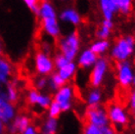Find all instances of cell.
Here are the masks:
<instances>
[{
  "instance_id": "obj_15",
  "label": "cell",
  "mask_w": 135,
  "mask_h": 134,
  "mask_svg": "<svg viewBox=\"0 0 135 134\" xmlns=\"http://www.w3.org/2000/svg\"><path fill=\"white\" fill-rule=\"evenodd\" d=\"M113 27H114L113 21L103 20L100 27L96 30V37L98 39H102V40H108V38L111 35Z\"/></svg>"
},
{
  "instance_id": "obj_17",
  "label": "cell",
  "mask_w": 135,
  "mask_h": 134,
  "mask_svg": "<svg viewBox=\"0 0 135 134\" xmlns=\"http://www.w3.org/2000/svg\"><path fill=\"white\" fill-rule=\"evenodd\" d=\"M14 117L13 106L8 102L0 99V121L3 122L10 121Z\"/></svg>"
},
{
  "instance_id": "obj_23",
  "label": "cell",
  "mask_w": 135,
  "mask_h": 134,
  "mask_svg": "<svg viewBox=\"0 0 135 134\" xmlns=\"http://www.w3.org/2000/svg\"><path fill=\"white\" fill-rule=\"evenodd\" d=\"M101 99V91L98 90L97 88L93 89L92 91H90L89 97H88V102L90 105H95L98 104V102Z\"/></svg>"
},
{
  "instance_id": "obj_25",
  "label": "cell",
  "mask_w": 135,
  "mask_h": 134,
  "mask_svg": "<svg viewBox=\"0 0 135 134\" xmlns=\"http://www.w3.org/2000/svg\"><path fill=\"white\" fill-rule=\"evenodd\" d=\"M60 113H61V109L59 107V105L52 101V107H51V111H50V117L52 118H58L59 116H60Z\"/></svg>"
},
{
  "instance_id": "obj_31",
  "label": "cell",
  "mask_w": 135,
  "mask_h": 134,
  "mask_svg": "<svg viewBox=\"0 0 135 134\" xmlns=\"http://www.w3.org/2000/svg\"><path fill=\"white\" fill-rule=\"evenodd\" d=\"M60 1H67V0H60Z\"/></svg>"
},
{
  "instance_id": "obj_7",
  "label": "cell",
  "mask_w": 135,
  "mask_h": 134,
  "mask_svg": "<svg viewBox=\"0 0 135 134\" xmlns=\"http://www.w3.org/2000/svg\"><path fill=\"white\" fill-rule=\"evenodd\" d=\"M115 73H117V78L118 80V85L122 87H130L133 76H134L131 63L128 61L117 62Z\"/></svg>"
},
{
  "instance_id": "obj_27",
  "label": "cell",
  "mask_w": 135,
  "mask_h": 134,
  "mask_svg": "<svg viewBox=\"0 0 135 134\" xmlns=\"http://www.w3.org/2000/svg\"><path fill=\"white\" fill-rule=\"evenodd\" d=\"M0 134H7V127L2 121H0Z\"/></svg>"
},
{
  "instance_id": "obj_26",
  "label": "cell",
  "mask_w": 135,
  "mask_h": 134,
  "mask_svg": "<svg viewBox=\"0 0 135 134\" xmlns=\"http://www.w3.org/2000/svg\"><path fill=\"white\" fill-rule=\"evenodd\" d=\"M131 108L128 110V112H135V90L132 91V96H131Z\"/></svg>"
},
{
  "instance_id": "obj_9",
  "label": "cell",
  "mask_w": 135,
  "mask_h": 134,
  "mask_svg": "<svg viewBox=\"0 0 135 134\" xmlns=\"http://www.w3.org/2000/svg\"><path fill=\"white\" fill-rule=\"evenodd\" d=\"M15 67L13 63L3 55L0 56V82H9L15 78Z\"/></svg>"
},
{
  "instance_id": "obj_1",
  "label": "cell",
  "mask_w": 135,
  "mask_h": 134,
  "mask_svg": "<svg viewBox=\"0 0 135 134\" xmlns=\"http://www.w3.org/2000/svg\"><path fill=\"white\" fill-rule=\"evenodd\" d=\"M135 50V37L133 35H124L115 41L111 49V57L115 62L128 61Z\"/></svg>"
},
{
  "instance_id": "obj_11",
  "label": "cell",
  "mask_w": 135,
  "mask_h": 134,
  "mask_svg": "<svg viewBox=\"0 0 135 134\" xmlns=\"http://www.w3.org/2000/svg\"><path fill=\"white\" fill-rule=\"evenodd\" d=\"M98 56L92 52L89 48L84 49V50L80 52L78 56V66L80 69H89V68L93 67L95 63L98 60Z\"/></svg>"
},
{
  "instance_id": "obj_19",
  "label": "cell",
  "mask_w": 135,
  "mask_h": 134,
  "mask_svg": "<svg viewBox=\"0 0 135 134\" xmlns=\"http://www.w3.org/2000/svg\"><path fill=\"white\" fill-rule=\"evenodd\" d=\"M117 12L123 16H127L133 9V0H113Z\"/></svg>"
},
{
  "instance_id": "obj_30",
  "label": "cell",
  "mask_w": 135,
  "mask_h": 134,
  "mask_svg": "<svg viewBox=\"0 0 135 134\" xmlns=\"http://www.w3.org/2000/svg\"><path fill=\"white\" fill-rule=\"evenodd\" d=\"M131 84L135 87V74H134V76H133V79H132V83Z\"/></svg>"
},
{
  "instance_id": "obj_28",
  "label": "cell",
  "mask_w": 135,
  "mask_h": 134,
  "mask_svg": "<svg viewBox=\"0 0 135 134\" xmlns=\"http://www.w3.org/2000/svg\"><path fill=\"white\" fill-rule=\"evenodd\" d=\"M25 134H36L35 130L32 127H27V129L25 131Z\"/></svg>"
},
{
  "instance_id": "obj_3",
  "label": "cell",
  "mask_w": 135,
  "mask_h": 134,
  "mask_svg": "<svg viewBox=\"0 0 135 134\" xmlns=\"http://www.w3.org/2000/svg\"><path fill=\"white\" fill-rule=\"evenodd\" d=\"M79 121L82 124V129H84L92 124L104 126L108 122V118L106 113L103 112L100 106L98 104H95L88 106L83 116L79 118Z\"/></svg>"
},
{
  "instance_id": "obj_5",
  "label": "cell",
  "mask_w": 135,
  "mask_h": 134,
  "mask_svg": "<svg viewBox=\"0 0 135 134\" xmlns=\"http://www.w3.org/2000/svg\"><path fill=\"white\" fill-rule=\"evenodd\" d=\"M109 68H110V63L108 59L105 57H99L97 62L92 67V70L89 75V86L90 87L96 89L101 85Z\"/></svg>"
},
{
  "instance_id": "obj_6",
  "label": "cell",
  "mask_w": 135,
  "mask_h": 134,
  "mask_svg": "<svg viewBox=\"0 0 135 134\" xmlns=\"http://www.w3.org/2000/svg\"><path fill=\"white\" fill-rule=\"evenodd\" d=\"M0 99L8 102L14 107L18 106L20 92L16 77L9 82H0Z\"/></svg>"
},
{
  "instance_id": "obj_32",
  "label": "cell",
  "mask_w": 135,
  "mask_h": 134,
  "mask_svg": "<svg viewBox=\"0 0 135 134\" xmlns=\"http://www.w3.org/2000/svg\"><path fill=\"white\" fill-rule=\"evenodd\" d=\"M134 64H135V60H134Z\"/></svg>"
},
{
  "instance_id": "obj_13",
  "label": "cell",
  "mask_w": 135,
  "mask_h": 134,
  "mask_svg": "<svg viewBox=\"0 0 135 134\" xmlns=\"http://www.w3.org/2000/svg\"><path fill=\"white\" fill-rule=\"evenodd\" d=\"M98 4L104 20L113 21L115 15L118 13L113 0H98Z\"/></svg>"
},
{
  "instance_id": "obj_29",
  "label": "cell",
  "mask_w": 135,
  "mask_h": 134,
  "mask_svg": "<svg viewBox=\"0 0 135 134\" xmlns=\"http://www.w3.org/2000/svg\"><path fill=\"white\" fill-rule=\"evenodd\" d=\"M2 53H3V45H2V41L0 39V56L2 55Z\"/></svg>"
},
{
  "instance_id": "obj_20",
  "label": "cell",
  "mask_w": 135,
  "mask_h": 134,
  "mask_svg": "<svg viewBox=\"0 0 135 134\" xmlns=\"http://www.w3.org/2000/svg\"><path fill=\"white\" fill-rule=\"evenodd\" d=\"M67 82L62 78L58 73H53L51 74L50 77L48 78V87L51 90H59L60 88L65 86Z\"/></svg>"
},
{
  "instance_id": "obj_22",
  "label": "cell",
  "mask_w": 135,
  "mask_h": 134,
  "mask_svg": "<svg viewBox=\"0 0 135 134\" xmlns=\"http://www.w3.org/2000/svg\"><path fill=\"white\" fill-rule=\"evenodd\" d=\"M53 61H54V65H55V69H61V68L65 67L67 64H69L71 61H69L67 58L65 57L64 55H62L61 53H57L53 58Z\"/></svg>"
},
{
  "instance_id": "obj_8",
  "label": "cell",
  "mask_w": 135,
  "mask_h": 134,
  "mask_svg": "<svg viewBox=\"0 0 135 134\" xmlns=\"http://www.w3.org/2000/svg\"><path fill=\"white\" fill-rule=\"evenodd\" d=\"M40 27L44 34L53 39H57L61 35V26L57 18L40 20Z\"/></svg>"
},
{
  "instance_id": "obj_14",
  "label": "cell",
  "mask_w": 135,
  "mask_h": 134,
  "mask_svg": "<svg viewBox=\"0 0 135 134\" xmlns=\"http://www.w3.org/2000/svg\"><path fill=\"white\" fill-rule=\"evenodd\" d=\"M73 87L70 84H66L65 86L60 88L57 91V93L54 95L53 97V101L56 102L57 104H63V103H67L70 102L73 95Z\"/></svg>"
},
{
  "instance_id": "obj_4",
  "label": "cell",
  "mask_w": 135,
  "mask_h": 134,
  "mask_svg": "<svg viewBox=\"0 0 135 134\" xmlns=\"http://www.w3.org/2000/svg\"><path fill=\"white\" fill-rule=\"evenodd\" d=\"M34 69L41 76L51 75L55 70L53 58L43 51H37L34 55Z\"/></svg>"
},
{
  "instance_id": "obj_10",
  "label": "cell",
  "mask_w": 135,
  "mask_h": 134,
  "mask_svg": "<svg viewBox=\"0 0 135 134\" xmlns=\"http://www.w3.org/2000/svg\"><path fill=\"white\" fill-rule=\"evenodd\" d=\"M59 20L63 23H69L71 26L76 27L78 25H80L81 16L78 13V11L74 8H65L64 10L61 11V13L59 14Z\"/></svg>"
},
{
  "instance_id": "obj_18",
  "label": "cell",
  "mask_w": 135,
  "mask_h": 134,
  "mask_svg": "<svg viewBox=\"0 0 135 134\" xmlns=\"http://www.w3.org/2000/svg\"><path fill=\"white\" fill-rule=\"evenodd\" d=\"M111 43L109 40H102V39H97L90 45L89 49L96 54L98 57H102V55L105 54L110 49Z\"/></svg>"
},
{
  "instance_id": "obj_16",
  "label": "cell",
  "mask_w": 135,
  "mask_h": 134,
  "mask_svg": "<svg viewBox=\"0 0 135 134\" xmlns=\"http://www.w3.org/2000/svg\"><path fill=\"white\" fill-rule=\"evenodd\" d=\"M76 69H78L76 64H75L74 62H70V63L66 65L65 67L59 69L57 73L66 82H69V81L71 80V78L75 75Z\"/></svg>"
},
{
  "instance_id": "obj_24",
  "label": "cell",
  "mask_w": 135,
  "mask_h": 134,
  "mask_svg": "<svg viewBox=\"0 0 135 134\" xmlns=\"http://www.w3.org/2000/svg\"><path fill=\"white\" fill-rule=\"evenodd\" d=\"M23 2L27 5V7L31 12H33L37 16V14H38V8H39V3H40L39 0H23Z\"/></svg>"
},
{
  "instance_id": "obj_21",
  "label": "cell",
  "mask_w": 135,
  "mask_h": 134,
  "mask_svg": "<svg viewBox=\"0 0 135 134\" xmlns=\"http://www.w3.org/2000/svg\"><path fill=\"white\" fill-rule=\"evenodd\" d=\"M56 126H57V123H56V121L54 118H48L47 121L42 125V128H41V134H56Z\"/></svg>"
},
{
  "instance_id": "obj_12",
  "label": "cell",
  "mask_w": 135,
  "mask_h": 134,
  "mask_svg": "<svg viewBox=\"0 0 135 134\" xmlns=\"http://www.w3.org/2000/svg\"><path fill=\"white\" fill-rule=\"evenodd\" d=\"M37 17L43 19H56L58 17L57 11L55 9L54 5L51 3L49 0H41L38 8Z\"/></svg>"
},
{
  "instance_id": "obj_2",
  "label": "cell",
  "mask_w": 135,
  "mask_h": 134,
  "mask_svg": "<svg viewBox=\"0 0 135 134\" xmlns=\"http://www.w3.org/2000/svg\"><path fill=\"white\" fill-rule=\"evenodd\" d=\"M59 53L64 55L69 61L74 62L78 58L80 49V39L76 31H71L65 36H62L58 41Z\"/></svg>"
}]
</instances>
